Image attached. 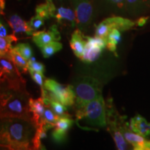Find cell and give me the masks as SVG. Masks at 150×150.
Wrapping results in <instances>:
<instances>
[{"mask_svg": "<svg viewBox=\"0 0 150 150\" xmlns=\"http://www.w3.org/2000/svg\"><path fill=\"white\" fill-rule=\"evenodd\" d=\"M29 72L30 74H31V78L33 79V80L38 85L40 86V88H44V82H43L44 75H43V74L32 70H29Z\"/></svg>", "mask_w": 150, "mask_h": 150, "instance_id": "30", "label": "cell"}, {"mask_svg": "<svg viewBox=\"0 0 150 150\" xmlns=\"http://www.w3.org/2000/svg\"><path fill=\"white\" fill-rule=\"evenodd\" d=\"M62 47H63V45L61 42H59V41H54V42L50 43L45 46L42 47L40 49L43 57L47 59V58H50V56L54 55L57 52L60 51Z\"/></svg>", "mask_w": 150, "mask_h": 150, "instance_id": "25", "label": "cell"}, {"mask_svg": "<svg viewBox=\"0 0 150 150\" xmlns=\"http://www.w3.org/2000/svg\"><path fill=\"white\" fill-rule=\"evenodd\" d=\"M129 129L145 138L150 136V123L147 122L145 118L139 115L131 118Z\"/></svg>", "mask_w": 150, "mask_h": 150, "instance_id": "15", "label": "cell"}, {"mask_svg": "<svg viewBox=\"0 0 150 150\" xmlns=\"http://www.w3.org/2000/svg\"><path fill=\"white\" fill-rule=\"evenodd\" d=\"M50 108L53 110L56 115L59 116L67 115V108L66 106L64 104H61V102H58L55 99H50Z\"/></svg>", "mask_w": 150, "mask_h": 150, "instance_id": "27", "label": "cell"}, {"mask_svg": "<svg viewBox=\"0 0 150 150\" xmlns=\"http://www.w3.org/2000/svg\"><path fill=\"white\" fill-rule=\"evenodd\" d=\"M4 4H5L4 0H1V12H2V10H4Z\"/></svg>", "mask_w": 150, "mask_h": 150, "instance_id": "33", "label": "cell"}, {"mask_svg": "<svg viewBox=\"0 0 150 150\" xmlns=\"http://www.w3.org/2000/svg\"><path fill=\"white\" fill-rule=\"evenodd\" d=\"M45 90L41 91L42 97L55 99L66 106L75 103V93L72 86L63 85L52 79H46L44 81Z\"/></svg>", "mask_w": 150, "mask_h": 150, "instance_id": "5", "label": "cell"}, {"mask_svg": "<svg viewBox=\"0 0 150 150\" xmlns=\"http://www.w3.org/2000/svg\"><path fill=\"white\" fill-rule=\"evenodd\" d=\"M28 67L29 70H32L36 72H40L42 74H44L45 71V67L42 63H39L35 61V58L32 56V57L28 61Z\"/></svg>", "mask_w": 150, "mask_h": 150, "instance_id": "28", "label": "cell"}, {"mask_svg": "<svg viewBox=\"0 0 150 150\" xmlns=\"http://www.w3.org/2000/svg\"><path fill=\"white\" fill-rule=\"evenodd\" d=\"M46 3L48 4L49 5H51V6L54 5L53 4V1H52V0H46Z\"/></svg>", "mask_w": 150, "mask_h": 150, "instance_id": "34", "label": "cell"}, {"mask_svg": "<svg viewBox=\"0 0 150 150\" xmlns=\"http://www.w3.org/2000/svg\"><path fill=\"white\" fill-rule=\"evenodd\" d=\"M121 132L129 143H130L136 150H150V140H147L145 137L136 133H132L127 129V126L120 127Z\"/></svg>", "mask_w": 150, "mask_h": 150, "instance_id": "12", "label": "cell"}, {"mask_svg": "<svg viewBox=\"0 0 150 150\" xmlns=\"http://www.w3.org/2000/svg\"><path fill=\"white\" fill-rule=\"evenodd\" d=\"M56 8L55 6H50L48 4H42L38 5L35 8L36 15L42 18L44 20H48L55 16Z\"/></svg>", "mask_w": 150, "mask_h": 150, "instance_id": "23", "label": "cell"}, {"mask_svg": "<svg viewBox=\"0 0 150 150\" xmlns=\"http://www.w3.org/2000/svg\"><path fill=\"white\" fill-rule=\"evenodd\" d=\"M150 6V0H126L125 9L132 16H138Z\"/></svg>", "mask_w": 150, "mask_h": 150, "instance_id": "19", "label": "cell"}, {"mask_svg": "<svg viewBox=\"0 0 150 150\" xmlns=\"http://www.w3.org/2000/svg\"><path fill=\"white\" fill-rule=\"evenodd\" d=\"M105 22L108 24L110 30L113 29H117L120 31H127L131 29L135 26L134 22L131 21L129 19L122 18L120 16H112L104 20Z\"/></svg>", "mask_w": 150, "mask_h": 150, "instance_id": "18", "label": "cell"}, {"mask_svg": "<svg viewBox=\"0 0 150 150\" xmlns=\"http://www.w3.org/2000/svg\"><path fill=\"white\" fill-rule=\"evenodd\" d=\"M74 9L76 25L80 30H86L91 24L93 16L91 0H70Z\"/></svg>", "mask_w": 150, "mask_h": 150, "instance_id": "8", "label": "cell"}, {"mask_svg": "<svg viewBox=\"0 0 150 150\" xmlns=\"http://www.w3.org/2000/svg\"><path fill=\"white\" fill-rule=\"evenodd\" d=\"M0 76L1 83H6L8 88L26 90L25 80L20 74V71L9 59L1 57L0 59Z\"/></svg>", "mask_w": 150, "mask_h": 150, "instance_id": "6", "label": "cell"}, {"mask_svg": "<svg viewBox=\"0 0 150 150\" xmlns=\"http://www.w3.org/2000/svg\"><path fill=\"white\" fill-rule=\"evenodd\" d=\"M9 59L16 65V67L21 72L27 73V71H29L28 61L24 59L14 48H13V50L11 51Z\"/></svg>", "mask_w": 150, "mask_h": 150, "instance_id": "22", "label": "cell"}, {"mask_svg": "<svg viewBox=\"0 0 150 150\" xmlns=\"http://www.w3.org/2000/svg\"><path fill=\"white\" fill-rule=\"evenodd\" d=\"M45 105L43 102L42 97L34 99L30 97L29 99V108L30 111L32 113V121L35 124V126H38L40 124L41 119L45 110Z\"/></svg>", "mask_w": 150, "mask_h": 150, "instance_id": "16", "label": "cell"}, {"mask_svg": "<svg viewBox=\"0 0 150 150\" xmlns=\"http://www.w3.org/2000/svg\"><path fill=\"white\" fill-rule=\"evenodd\" d=\"M37 127L33 121L18 117L1 118L0 143L11 150L33 149Z\"/></svg>", "mask_w": 150, "mask_h": 150, "instance_id": "1", "label": "cell"}, {"mask_svg": "<svg viewBox=\"0 0 150 150\" xmlns=\"http://www.w3.org/2000/svg\"><path fill=\"white\" fill-rule=\"evenodd\" d=\"M126 0H94L99 10L106 12L121 13L125 8Z\"/></svg>", "mask_w": 150, "mask_h": 150, "instance_id": "14", "label": "cell"}, {"mask_svg": "<svg viewBox=\"0 0 150 150\" xmlns=\"http://www.w3.org/2000/svg\"><path fill=\"white\" fill-rule=\"evenodd\" d=\"M106 113L108 131L112 135L117 149H127L128 147L127 140L120 130L122 120L114 108L111 99H108L106 103Z\"/></svg>", "mask_w": 150, "mask_h": 150, "instance_id": "7", "label": "cell"}, {"mask_svg": "<svg viewBox=\"0 0 150 150\" xmlns=\"http://www.w3.org/2000/svg\"><path fill=\"white\" fill-rule=\"evenodd\" d=\"M147 19L148 18H147V17H142V18H140L139 20L137 21V24H138V26H140V27L145 25V23L147 21Z\"/></svg>", "mask_w": 150, "mask_h": 150, "instance_id": "32", "label": "cell"}, {"mask_svg": "<svg viewBox=\"0 0 150 150\" xmlns=\"http://www.w3.org/2000/svg\"><path fill=\"white\" fill-rule=\"evenodd\" d=\"M73 88L76 96L75 106L76 109L83 107L91 101L102 96V84L93 76H81Z\"/></svg>", "mask_w": 150, "mask_h": 150, "instance_id": "4", "label": "cell"}, {"mask_svg": "<svg viewBox=\"0 0 150 150\" xmlns=\"http://www.w3.org/2000/svg\"><path fill=\"white\" fill-rule=\"evenodd\" d=\"M13 48L27 61H29L33 56L32 49L28 43H19L13 47Z\"/></svg>", "mask_w": 150, "mask_h": 150, "instance_id": "26", "label": "cell"}, {"mask_svg": "<svg viewBox=\"0 0 150 150\" xmlns=\"http://www.w3.org/2000/svg\"><path fill=\"white\" fill-rule=\"evenodd\" d=\"M45 20L42 18H41L38 15H35L31 18V20L29 21V24L31 27L33 29V31H35L38 29H39L42 26L44 25Z\"/></svg>", "mask_w": 150, "mask_h": 150, "instance_id": "29", "label": "cell"}, {"mask_svg": "<svg viewBox=\"0 0 150 150\" xmlns=\"http://www.w3.org/2000/svg\"><path fill=\"white\" fill-rule=\"evenodd\" d=\"M85 38L87 42L86 43L83 55L81 59L85 63H91L99 59L102 50L106 47L107 40L106 38L96 36L95 38L85 36Z\"/></svg>", "mask_w": 150, "mask_h": 150, "instance_id": "9", "label": "cell"}, {"mask_svg": "<svg viewBox=\"0 0 150 150\" xmlns=\"http://www.w3.org/2000/svg\"><path fill=\"white\" fill-rule=\"evenodd\" d=\"M84 35L82 34L81 30H75L72 34L70 45L73 52L76 57L81 59L83 55L84 49L86 42L84 40Z\"/></svg>", "mask_w": 150, "mask_h": 150, "instance_id": "17", "label": "cell"}, {"mask_svg": "<svg viewBox=\"0 0 150 150\" xmlns=\"http://www.w3.org/2000/svg\"><path fill=\"white\" fill-rule=\"evenodd\" d=\"M106 40H107L106 47L108 50L112 52H115L117 45L121 41L120 31L117 29H112L108 33Z\"/></svg>", "mask_w": 150, "mask_h": 150, "instance_id": "24", "label": "cell"}, {"mask_svg": "<svg viewBox=\"0 0 150 150\" xmlns=\"http://www.w3.org/2000/svg\"><path fill=\"white\" fill-rule=\"evenodd\" d=\"M54 18L57 20L58 22H59L60 24L63 23V22L66 21L70 22L72 27H74L76 24V18L75 17L74 13L70 8L63 6L57 8Z\"/></svg>", "mask_w": 150, "mask_h": 150, "instance_id": "20", "label": "cell"}, {"mask_svg": "<svg viewBox=\"0 0 150 150\" xmlns=\"http://www.w3.org/2000/svg\"><path fill=\"white\" fill-rule=\"evenodd\" d=\"M74 121L70 117L69 115L59 116L56 122L55 126L52 133V138L55 142L61 143L67 138V133L74 124Z\"/></svg>", "mask_w": 150, "mask_h": 150, "instance_id": "10", "label": "cell"}, {"mask_svg": "<svg viewBox=\"0 0 150 150\" xmlns=\"http://www.w3.org/2000/svg\"><path fill=\"white\" fill-rule=\"evenodd\" d=\"M29 95L26 90L6 88L1 92L0 113L2 117H18L32 121L29 108Z\"/></svg>", "mask_w": 150, "mask_h": 150, "instance_id": "2", "label": "cell"}, {"mask_svg": "<svg viewBox=\"0 0 150 150\" xmlns=\"http://www.w3.org/2000/svg\"><path fill=\"white\" fill-rule=\"evenodd\" d=\"M18 41L16 35H8L6 37H0V56L1 57H5L9 59L11 51L13 50V47L11 43Z\"/></svg>", "mask_w": 150, "mask_h": 150, "instance_id": "21", "label": "cell"}, {"mask_svg": "<svg viewBox=\"0 0 150 150\" xmlns=\"http://www.w3.org/2000/svg\"><path fill=\"white\" fill-rule=\"evenodd\" d=\"M61 35L56 25L51 26L47 31H35L32 35V40L39 48L54 41H59Z\"/></svg>", "mask_w": 150, "mask_h": 150, "instance_id": "11", "label": "cell"}, {"mask_svg": "<svg viewBox=\"0 0 150 150\" xmlns=\"http://www.w3.org/2000/svg\"><path fill=\"white\" fill-rule=\"evenodd\" d=\"M8 24L13 30L14 33H24L28 36L33 35L35 32L30 25L29 22H26L17 14L9 17Z\"/></svg>", "mask_w": 150, "mask_h": 150, "instance_id": "13", "label": "cell"}, {"mask_svg": "<svg viewBox=\"0 0 150 150\" xmlns=\"http://www.w3.org/2000/svg\"><path fill=\"white\" fill-rule=\"evenodd\" d=\"M82 122V129L95 130L106 126V103L102 96L92 100L83 107L76 109V122Z\"/></svg>", "mask_w": 150, "mask_h": 150, "instance_id": "3", "label": "cell"}, {"mask_svg": "<svg viewBox=\"0 0 150 150\" xmlns=\"http://www.w3.org/2000/svg\"><path fill=\"white\" fill-rule=\"evenodd\" d=\"M7 35H8V33H7V27L4 22L2 21V20H1V22H0V37L5 38Z\"/></svg>", "mask_w": 150, "mask_h": 150, "instance_id": "31", "label": "cell"}]
</instances>
